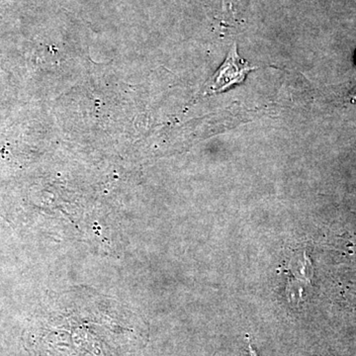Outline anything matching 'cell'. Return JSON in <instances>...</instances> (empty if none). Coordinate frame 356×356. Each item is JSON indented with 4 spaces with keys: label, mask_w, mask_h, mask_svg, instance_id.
Here are the masks:
<instances>
[{
    "label": "cell",
    "mask_w": 356,
    "mask_h": 356,
    "mask_svg": "<svg viewBox=\"0 0 356 356\" xmlns=\"http://www.w3.org/2000/svg\"><path fill=\"white\" fill-rule=\"evenodd\" d=\"M252 69L254 67H250L238 56L236 44H234L226 60L211 79L208 88L212 92L225 90L231 88L233 84L242 83L248 72Z\"/></svg>",
    "instance_id": "cell-1"
}]
</instances>
